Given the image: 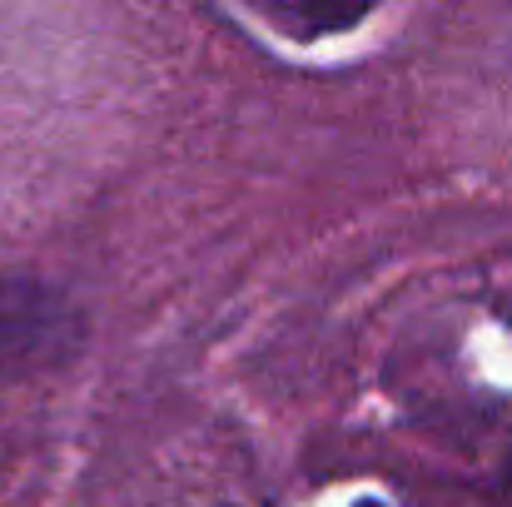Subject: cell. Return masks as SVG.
I'll list each match as a JSON object with an SVG mask.
<instances>
[{"instance_id":"cell-1","label":"cell","mask_w":512,"mask_h":507,"mask_svg":"<svg viewBox=\"0 0 512 507\" xmlns=\"http://www.w3.org/2000/svg\"><path fill=\"white\" fill-rule=\"evenodd\" d=\"M75 338V314L40 284H0V378H15Z\"/></svg>"},{"instance_id":"cell-3","label":"cell","mask_w":512,"mask_h":507,"mask_svg":"<svg viewBox=\"0 0 512 507\" xmlns=\"http://www.w3.org/2000/svg\"><path fill=\"white\" fill-rule=\"evenodd\" d=\"M363 507H378V503H363Z\"/></svg>"},{"instance_id":"cell-2","label":"cell","mask_w":512,"mask_h":507,"mask_svg":"<svg viewBox=\"0 0 512 507\" xmlns=\"http://www.w3.org/2000/svg\"><path fill=\"white\" fill-rule=\"evenodd\" d=\"M244 5L289 40H324L353 30L378 0H244Z\"/></svg>"}]
</instances>
